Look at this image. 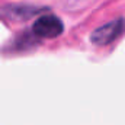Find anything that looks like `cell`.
Returning a JSON list of instances; mask_svg holds the SVG:
<instances>
[{
    "label": "cell",
    "mask_w": 125,
    "mask_h": 125,
    "mask_svg": "<svg viewBox=\"0 0 125 125\" xmlns=\"http://www.w3.org/2000/svg\"><path fill=\"white\" fill-rule=\"evenodd\" d=\"M39 12H41L39 9L31 7V6H7L0 10L3 18L12 19V21H26Z\"/></svg>",
    "instance_id": "obj_3"
},
{
    "label": "cell",
    "mask_w": 125,
    "mask_h": 125,
    "mask_svg": "<svg viewBox=\"0 0 125 125\" xmlns=\"http://www.w3.org/2000/svg\"><path fill=\"white\" fill-rule=\"evenodd\" d=\"M124 28H125V22L122 19L111 21V22L102 25L100 28L94 29L90 35V41H92L93 45H99V47L108 45V44L114 42L124 32Z\"/></svg>",
    "instance_id": "obj_2"
},
{
    "label": "cell",
    "mask_w": 125,
    "mask_h": 125,
    "mask_svg": "<svg viewBox=\"0 0 125 125\" xmlns=\"http://www.w3.org/2000/svg\"><path fill=\"white\" fill-rule=\"evenodd\" d=\"M32 31L35 33V36L42 38V39H54L57 36H60L64 31L62 28V22L54 15H42L39 16L33 26Z\"/></svg>",
    "instance_id": "obj_1"
}]
</instances>
